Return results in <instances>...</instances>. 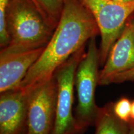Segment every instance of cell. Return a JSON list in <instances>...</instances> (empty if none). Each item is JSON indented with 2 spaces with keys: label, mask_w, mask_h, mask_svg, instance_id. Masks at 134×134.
<instances>
[{
  "label": "cell",
  "mask_w": 134,
  "mask_h": 134,
  "mask_svg": "<svg viewBox=\"0 0 134 134\" xmlns=\"http://www.w3.org/2000/svg\"><path fill=\"white\" fill-rule=\"evenodd\" d=\"M99 65V50L96 47V37H93L90 40L88 51L80 60L75 73V86L78 99L75 118L82 132L95 124L99 109L95 103Z\"/></svg>",
  "instance_id": "cell-3"
},
{
  "label": "cell",
  "mask_w": 134,
  "mask_h": 134,
  "mask_svg": "<svg viewBox=\"0 0 134 134\" xmlns=\"http://www.w3.org/2000/svg\"><path fill=\"white\" fill-rule=\"evenodd\" d=\"M99 33L91 13L79 0H64L52 36L19 88L28 93L53 78L59 67Z\"/></svg>",
  "instance_id": "cell-1"
},
{
  "label": "cell",
  "mask_w": 134,
  "mask_h": 134,
  "mask_svg": "<svg viewBox=\"0 0 134 134\" xmlns=\"http://www.w3.org/2000/svg\"><path fill=\"white\" fill-rule=\"evenodd\" d=\"M7 24L10 42L0 55L30 51L46 47L54 29L29 0H10Z\"/></svg>",
  "instance_id": "cell-2"
},
{
  "label": "cell",
  "mask_w": 134,
  "mask_h": 134,
  "mask_svg": "<svg viewBox=\"0 0 134 134\" xmlns=\"http://www.w3.org/2000/svg\"><path fill=\"white\" fill-rule=\"evenodd\" d=\"M48 17L50 24L55 29L63 6L62 0H37Z\"/></svg>",
  "instance_id": "cell-11"
},
{
  "label": "cell",
  "mask_w": 134,
  "mask_h": 134,
  "mask_svg": "<svg viewBox=\"0 0 134 134\" xmlns=\"http://www.w3.org/2000/svg\"><path fill=\"white\" fill-rule=\"evenodd\" d=\"M57 85L55 76L28 93L26 134H52L56 115Z\"/></svg>",
  "instance_id": "cell-6"
},
{
  "label": "cell",
  "mask_w": 134,
  "mask_h": 134,
  "mask_svg": "<svg viewBox=\"0 0 134 134\" xmlns=\"http://www.w3.org/2000/svg\"><path fill=\"white\" fill-rule=\"evenodd\" d=\"M45 47L37 49L0 55V92L19 88L31 67L42 53Z\"/></svg>",
  "instance_id": "cell-9"
},
{
  "label": "cell",
  "mask_w": 134,
  "mask_h": 134,
  "mask_svg": "<svg viewBox=\"0 0 134 134\" xmlns=\"http://www.w3.org/2000/svg\"><path fill=\"white\" fill-rule=\"evenodd\" d=\"M134 121V100L132 102V106H131V119Z\"/></svg>",
  "instance_id": "cell-17"
},
{
  "label": "cell",
  "mask_w": 134,
  "mask_h": 134,
  "mask_svg": "<svg viewBox=\"0 0 134 134\" xmlns=\"http://www.w3.org/2000/svg\"><path fill=\"white\" fill-rule=\"evenodd\" d=\"M84 53L83 48L72 55L55 73L57 97L55 124L52 134L83 133L73 114V104L75 73Z\"/></svg>",
  "instance_id": "cell-5"
},
{
  "label": "cell",
  "mask_w": 134,
  "mask_h": 134,
  "mask_svg": "<svg viewBox=\"0 0 134 134\" xmlns=\"http://www.w3.org/2000/svg\"><path fill=\"white\" fill-rule=\"evenodd\" d=\"M10 0H0V46L6 47L10 42L7 24L8 8Z\"/></svg>",
  "instance_id": "cell-12"
},
{
  "label": "cell",
  "mask_w": 134,
  "mask_h": 134,
  "mask_svg": "<svg viewBox=\"0 0 134 134\" xmlns=\"http://www.w3.org/2000/svg\"><path fill=\"white\" fill-rule=\"evenodd\" d=\"M95 134H128V123L122 121L115 115L113 103L99 108L95 121Z\"/></svg>",
  "instance_id": "cell-10"
},
{
  "label": "cell",
  "mask_w": 134,
  "mask_h": 134,
  "mask_svg": "<svg viewBox=\"0 0 134 134\" xmlns=\"http://www.w3.org/2000/svg\"><path fill=\"white\" fill-rule=\"evenodd\" d=\"M29 1H31V2L32 3V4H33L35 6H36L37 9H38V11H39V12L41 13V14L42 15V16H43V17H44L45 18H46V19L48 22V23H49V24H50V22H49V21H48V19L47 16V14H46V13H45V11H43V9H42V8L41 7V4H40L38 2L37 0H29ZM50 25H51V24H50ZM51 26H52V25H51Z\"/></svg>",
  "instance_id": "cell-15"
},
{
  "label": "cell",
  "mask_w": 134,
  "mask_h": 134,
  "mask_svg": "<svg viewBox=\"0 0 134 134\" xmlns=\"http://www.w3.org/2000/svg\"><path fill=\"white\" fill-rule=\"evenodd\" d=\"M93 15L101 37L100 65H104L110 48L134 13V1L122 3L114 0H79Z\"/></svg>",
  "instance_id": "cell-4"
},
{
  "label": "cell",
  "mask_w": 134,
  "mask_h": 134,
  "mask_svg": "<svg viewBox=\"0 0 134 134\" xmlns=\"http://www.w3.org/2000/svg\"><path fill=\"white\" fill-rule=\"evenodd\" d=\"M114 1H118V2H122V3H127V2H131L134 0H114Z\"/></svg>",
  "instance_id": "cell-18"
},
{
  "label": "cell",
  "mask_w": 134,
  "mask_h": 134,
  "mask_svg": "<svg viewBox=\"0 0 134 134\" xmlns=\"http://www.w3.org/2000/svg\"><path fill=\"white\" fill-rule=\"evenodd\" d=\"M129 132L128 134H134V121L130 120L128 123Z\"/></svg>",
  "instance_id": "cell-16"
},
{
  "label": "cell",
  "mask_w": 134,
  "mask_h": 134,
  "mask_svg": "<svg viewBox=\"0 0 134 134\" xmlns=\"http://www.w3.org/2000/svg\"><path fill=\"white\" fill-rule=\"evenodd\" d=\"M28 93L21 88L1 93L0 134H26Z\"/></svg>",
  "instance_id": "cell-8"
},
{
  "label": "cell",
  "mask_w": 134,
  "mask_h": 134,
  "mask_svg": "<svg viewBox=\"0 0 134 134\" xmlns=\"http://www.w3.org/2000/svg\"><path fill=\"white\" fill-rule=\"evenodd\" d=\"M132 103L127 98H122L113 103V110L115 115L122 121L129 123L131 119Z\"/></svg>",
  "instance_id": "cell-13"
},
{
  "label": "cell",
  "mask_w": 134,
  "mask_h": 134,
  "mask_svg": "<svg viewBox=\"0 0 134 134\" xmlns=\"http://www.w3.org/2000/svg\"><path fill=\"white\" fill-rule=\"evenodd\" d=\"M62 1H64V0H62Z\"/></svg>",
  "instance_id": "cell-19"
},
{
  "label": "cell",
  "mask_w": 134,
  "mask_h": 134,
  "mask_svg": "<svg viewBox=\"0 0 134 134\" xmlns=\"http://www.w3.org/2000/svg\"><path fill=\"white\" fill-rule=\"evenodd\" d=\"M134 80V68L128 71L119 73L113 76L109 81L108 85L111 83H119L125 81H133Z\"/></svg>",
  "instance_id": "cell-14"
},
{
  "label": "cell",
  "mask_w": 134,
  "mask_h": 134,
  "mask_svg": "<svg viewBox=\"0 0 134 134\" xmlns=\"http://www.w3.org/2000/svg\"><path fill=\"white\" fill-rule=\"evenodd\" d=\"M103 66L99 76V85L103 86L115 75L134 68V18L128 20Z\"/></svg>",
  "instance_id": "cell-7"
}]
</instances>
